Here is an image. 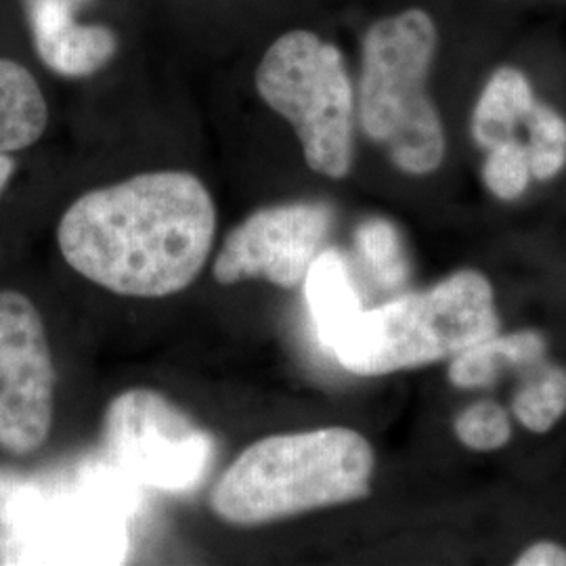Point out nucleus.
I'll list each match as a JSON object with an SVG mask.
<instances>
[{"label": "nucleus", "instance_id": "f257e3e1", "mask_svg": "<svg viewBox=\"0 0 566 566\" xmlns=\"http://www.w3.org/2000/svg\"><path fill=\"white\" fill-rule=\"evenodd\" d=\"M217 233L210 191L185 170H156L93 189L61 217L65 263L105 290L163 298L198 280Z\"/></svg>", "mask_w": 566, "mask_h": 566}, {"label": "nucleus", "instance_id": "f03ea898", "mask_svg": "<svg viewBox=\"0 0 566 566\" xmlns=\"http://www.w3.org/2000/svg\"><path fill=\"white\" fill-rule=\"evenodd\" d=\"M374 465V449L350 428L275 434L248 447L227 468L210 506L229 525H269L364 500Z\"/></svg>", "mask_w": 566, "mask_h": 566}, {"label": "nucleus", "instance_id": "7ed1b4c3", "mask_svg": "<svg viewBox=\"0 0 566 566\" xmlns=\"http://www.w3.org/2000/svg\"><path fill=\"white\" fill-rule=\"evenodd\" d=\"M439 41L437 20L422 7L374 21L361 39L357 124L409 177L432 175L446 160V126L430 95Z\"/></svg>", "mask_w": 566, "mask_h": 566}, {"label": "nucleus", "instance_id": "20e7f679", "mask_svg": "<svg viewBox=\"0 0 566 566\" xmlns=\"http://www.w3.org/2000/svg\"><path fill=\"white\" fill-rule=\"evenodd\" d=\"M497 327L491 283L479 271H458L424 292L361 311L329 350L355 376H385L455 357Z\"/></svg>", "mask_w": 566, "mask_h": 566}, {"label": "nucleus", "instance_id": "39448f33", "mask_svg": "<svg viewBox=\"0 0 566 566\" xmlns=\"http://www.w3.org/2000/svg\"><path fill=\"white\" fill-rule=\"evenodd\" d=\"M254 82L261 99L294 128L306 166L334 181L348 177L357 86L343 49L313 30H290L269 44Z\"/></svg>", "mask_w": 566, "mask_h": 566}, {"label": "nucleus", "instance_id": "423d86ee", "mask_svg": "<svg viewBox=\"0 0 566 566\" xmlns=\"http://www.w3.org/2000/svg\"><path fill=\"white\" fill-rule=\"evenodd\" d=\"M103 446L122 474L166 493L200 485L214 455L212 437L147 388L126 390L109 403Z\"/></svg>", "mask_w": 566, "mask_h": 566}, {"label": "nucleus", "instance_id": "0eeeda50", "mask_svg": "<svg viewBox=\"0 0 566 566\" xmlns=\"http://www.w3.org/2000/svg\"><path fill=\"white\" fill-rule=\"evenodd\" d=\"M57 374L39 308L18 290H0V449L39 451L51 434Z\"/></svg>", "mask_w": 566, "mask_h": 566}, {"label": "nucleus", "instance_id": "6e6552de", "mask_svg": "<svg viewBox=\"0 0 566 566\" xmlns=\"http://www.w3.org/2000/svg\"><path fill=\"white\" fill-rule=\"evenodd\" d=\"M334 224L327 203L294 202L261 208L238 224L214 261L221 285L264 280L283 290L303 285Z\"/></svg>", "mask_w": 566, "mask_h": 566}, {"label": "nucleus", "instance_id": "1a4fd4ad", "mask_svg": "<svg viewBox=\"0 0 566 566\" xmlns=\"http://www.w3.org/2000/svg\"><path fill=\"white\" fill-rule=\"evenodd\" d=\"M93 0H21L34 51L46 70L63 78H88L118 55V34L105 23H84Z\"/></svg>", "mask_w": 566, "mask_h": 566}, {"label": "nucleus", "instance_id": "9d476101", "mask_svg": "<svg viewBox=\"0 0 566 566\" xmlns=\"http://www.w3.org/2000/svg\"><path fill=\"white\" fill-rule=\"evenodd\" d=\"M535 102L537 95L525 70L507 63L495 67L472 109V139L485 151L518 139V130H523Z\"/></svg>", "mask_w": 566, "mask_h": 566}, {"label": "nucleus", "instance_id": "9b49d317", "mask_svg": "<svg viewBox=\"0 0 566 566\" xmlns=\"http://www.w3.org/2000/svg\"><path fill=\"white\" fill-rule=\"evenodd\" d=\"M303 285L317 338L325 348H332L346 325L364 311L343 254L338 250L322 252Z\"/></svg>", "mask_w": 566, "mask_h": 566}, {"label": "nucleus", "instance_id": "f8f14e48", "mask_svg": "<svg viewBox=\"0 0 566 566\" xmlns=\"http://www.w3.org/2000/svg\"><path fill=\"white\" fill-rule=\"evenodd\" d=\"M49 107L41 84L20 61L0 57V154H15L41 139Z\"/></svg>", "mask_w": 566, "mask_h": 566}, {"label": "nucleus", "instance_id": "ddd939ff", "mask_svg": "<svg viewBox=\"0 0 566 566\" xmlns=\"http://www.w3.org/2000/svg\"><path fill=\"white\" fill-rule=\"evenodd\" d=\"M546 355V340L537 332L489 336L460 350L449 365V380L458 388H485L497 380L502 367L539 365Z\"/></svg>", "mask_w": 566, "mask_h": 566}, {"label": "nucleus", "instance_id": "4468645a", "mask_svg": "<svg viewBox=\"0 0 566 566\" xmlns=\"http://www.w3.org/2000/svg\"><path fill=\"white\" fill-rule=\"evenodd\" d=\"M523 130L531 164V175L537 181L558 177L566 166V118L549 103L535 102L526 116Z\"/></svg>", "mask_w": 566, "mask_h": 566}, {"label": "nucleus", "instance_id": "2eb2a0df", "mask_svg": "<svg viewBox=\"0 0 566 566\" xmlns=\"http://www.w3.org/2000/svg\"><path fill=\"white\" fill-rule=\"evenodd\" d=\"M359 256L374 280L386 290L401 287L409 277V261L397 227L385 219H369L355 233Z\"/></svg>", "mask_w": 566, "mask_h": 566}, {"label": "nucleus", "instance_id": "dca6fc26", "mask_svg": "<svg viewBox=\"0 0 566 566\" xmlns=\"http://www.w3.org/2000/svg\"><path fill=\"white\" fill-rule=\"evenodd\" d=\"M514 413L528 430L547 432L566 413V369H539L516 395Z\"/></svg>", "mask_w": 566, "mask_h": 566}, {"label": "nucleus", "instance_id": "f3484780", "mask_svg": "<svg viewBox=\"0 0 566 566\" xmlns=\"http://www.w3.org/2000/svg\"><path fill=\"white\" fill-rule=\"evenodd\" d=\"M531 179L533 175L523 139H512L486 149L483 181L495 198L504 202L518 200L528 189Z\"/></svg>", "mask_w": 566, "mask_h": 566}, {"label": "nucleus", "instance_id": "a211bd4d", "mask_svg": "<svg viewBox=\"0 0 566 566\" xmlns=\"http://www.w3.org/2000/svg\"><path fill=\"white\" fill-rule=\"evenodd\" d=\"M455 434L474 451H493L506 446L512 437L507 413L493 401L470 405L455 420Z\"/></svg>", "mask_w": 566, "mask_h": 566}, {"label": "nucleus", "instance_id": "6ab92c4d", "mask_svg": "<svg viewBox=\"0 0 566 566\" xmlns=\"http://www.w3.org/2000/svg\"><path fill=\"white\" fill-rule=\"evenodd\" d=\"M516 566H566V547L554 542H539L526 547L525 552L514 560Z\"/></svg>", "mask_w": 566, "mask_h": 566}, {"label": "nucleus", "instance_id": "aec40b11", "mask_svg": "<svg viewBox=\"0 0 566 566\" xmlns=\"http://www.w3.org/2000/svg\"><path fill=\"white\" fill-rule=\"evenodd\" d=\"M15 170H18V163L11 158V154H0V196L9 187Z\"/></svg>", "mask_w": 566, "mask_h": 566}]
</instances>
